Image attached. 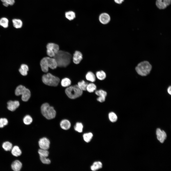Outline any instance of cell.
<instances>
[{
	"label": "cell",
	"instance_id": "6da1fadb",
	"mask_svg": "<svg viewBox=\"0 0 171 171\" xmlns=\"http://www.w3.org/2000/svg\"><path fill=\"white\" fill-rule=\"evenodd\" d=\"M57 62V66L65 67L70 63L71 58L69 53L62 50H59L53 57Z\"/></svg>",
	"mask_w": 171,
	"mask_h": 171
},
{
	"label": "cell",
	"instance_id": "7a4b0ae2",
	"mask_svg": "<svg viewBox=\"0 0 171 171\" xmlns=\"http://www.w3.org/2000/svg\"><path fill=\"white\" fill-rule=\"evenodd\" d=\"M152 68V66L147 61H144L139 63L136 67L135 70L137 73L142 76L149 74Z\"/></svg>",
	"mask_w": 171,
	"mask_h": 171
},
{
	"label": "cell",
	"instance_id": "3957f363",
	"mask_svg": "<svg viewBox=\"0 0 171 171\" xmlns=\"http://www.w3.org/2000/svg\"><path fill=\"white\" fill-rule=\"evenodd\" d=\"M41 109L42 115L47 119H52L56 116L55 110L53 107L50 106L47 103L43 104L41 106Z\"/></svg>",
	"mask_w": 171,
	"mask_h": 171
},
{
	"label": "cell",
	"instance_id": "277c9868",
	"mask_svg": "<svg viewBox=\"0 0 171 171\" xmlns=\"http://www.w3.org/2000/svg\"><path fill=\"white\" fill-rule=\"evenodd\" d=\"M83 92L77 85L70 86L67 87L65 90L67 95L71 99H75L80 97L82 95Z\"/></svg>",
	"mask_w": 171,
	"mask_h": 171
},
{
	"label": "cell",
	"instance_id": "5b68a950",
	"mask_svg": "<svg viewBox=\"0 0 171 171\" xmlns=\"http://www.w3.org/2000/svg\"><path fill=\"white\" fill-rule=\"evenodd\" d=\"M43 82L45 84L51 86H57L60 82L59 78L48 73L43 75L42 78Z\"/></svg>",
	"mask_w": 171,
	"mask_h": 171
},
{
	"label": "cell",
	"instance_id": "8992f818",
	"mask_svg": "<svg viewBox=\"0 0 171 171\" xmlns=\"http://www.w3.org/2000/svg\"><path fill=\"white\" fill-rule=\"evenodd\" d=\"M47 53L50 57H53L59 50L57 44L52 43H48L46 46Z\"/></svg>",
	"mask_w": 171,
	"mask_h": 171
},
{
	"label": "cell",
	"instance_id": "52a82bcc",
	"mask_svg": "<svg viewBox=\"0 0 171 171\" xmlns=\"http://www.w3.org/2000/svg\"><path fill=\"white\" fill-rule=\"evenodd\" d=\"M50 142L49 140L45 137L41 138L38 141V145L41 149H48L50 147Z\"/></svg>",
	"mask_w": 171,
	"mask_h": 171
},
{
	"label": "cell",
	"instance_id": "ba28073f",
	"mask_svg": "<svg viewBox=\"0 0 171 171\" xmlns=\"http://www.w3.org/2000/svg\"><path fill=\"white\" fill-rule=\"evenodd\" d=\"M157 138L161 143H163L166 138L167 135L165 132L159 128H157L156 131Z\"/></svg>",
	"mask_w": 171,
	"mask_h": 171
},
{
	"label": "cell",
	"instance_id": "9c48e42d",
	"mask_svg": "<svg viewBox=\"0 0 171 171\" xmlns=\"http://www.w3.org/2000/svg\"><path fill=\"white\" fill-rule=\"evenodd\" d=\"M110 17L109 15L105 13L101 14L99 15V20L100 22L104 24L109 23L110 20Z\"/></svg>",
	"mask_w": 171,
	"mask_h": 171
},
{
	"label": "cell",
	"instance_id": "30bf717a",
	"mask_svg": "<svg viewBox=\"0 0 171 171\" xmlns=\"http://www.w3.org/2000/svg\"><path fill=\"white\" fill-rule=\"evenodd\" d=\"M171 0H157L156 5L160 9H163L171 4Z\"/></svg>",
	"mask_w": 171,
	"mask_h": 171
},
{
	"label": "cell",
	"instance_id": "8fae6325",
	"mask_svg": "<svg viewBox=\"0 0 171 171\" xmlns=\"http://www.w3.org/2000/svg\"><path fill=\"white\" fill-rule=\"evenodd\" d=\"M7 104L8 109L11 111L15 110L19 105V102L16 100L9 101L8 102Z\"/></svg>",
	"mask_w": 171,
	"mask_h": 171
},
{
	"label": "cell",
	"instance_id": "7c38bea8",
	"mask_svg": "<svg viewBox=\"0 0 171 171\" xmlns=\"http://www.w3.org/2000/svg\"><path fill=\"white\" fill-rule=\"evenodd\" d=\"M83 58L82 55L80 51H76L74 54L73 60L74 63L76 64H79L82 60Z\"/></svg>",
	"mask_w": 171,
	"mask_h": 171
},
{
	"label": "cell",
	"instance_id": "4fadbf2b",
	"mask_svg": "<svg viewBox=\"0 0 171 171\" xmlns=\"http://www.w3.org/2000/svg\"><path fill=\"white\" fill-rule=\"evenodd\" d=\"M46 58L49 67L52 69H56L57 66L56 60L54 58L51 57H46Z\"/></svg>",
	"mask_w": 171,
	"mask_h": 171
},
{
	"label": "cell",
	"instance_id": "5bb4252c",
	"mask_svg": "<svg viewBox=\"0 0 171 171\" xmlns=\"http://www.w3.org/2000/svg\"><path fill=\"white\" fill-rule=\"evenodd\" d=\"M22 164L19 160H15L14 161L11 165V168L14 171H20L22 167Z\"/></svg>",
	"mask_w": 171,
	"mask_h": 171
},
{
	"label": "cell",
	"instance_id": "9a60e30c",
	"mask_svg": "<svg viewBox=\"0 0 171 171\" xmlns=\"http://www.w3.org/2000/svg\"><path fill=\"white\" fill-rule=\"evenodd\" d=\"M40 65L41 69L43 72H46L48 71L49 67L46 57H44L41 59L40 62Z\"/></svg>",
	"mask_w": 171,
	"mask_h": 171
},
{
	"label": "cell",
	"instance_id": "2e32d148",
	"mask_svg": "<svg viewBox=\"0 0 171 171\" xmlns=\"http://www.w3.org/2000/svg\"><path fill=\"white\" fill-rule=\"evenodd\" d=\"M60 125L62 129L66 130L70 128L71 124L68 120L64 119L61 121L60 123Z\"/></svg>",
	"mask_w": 171,
	"mask_h": 171
},
{
	"label": "cell",
	"instance_id": "e0dca14e",
	"mask_svg": "<svg viewBox=\"0 0 171 171\" xmlns=\"http://www.w3.org/2000/svg\"><path fill=\"white\" fill-rule=\"evenodd\" d=\"M12 22L13 26L17 29L20 28L23 25V22L20 19L17 18L13 19Z\"/></svg>",
	"mask_w": 171,
	"mask_h": 171
},
{
	"label": "cell",
	"instance_id": "ac0fdd59",
	"mask_svg": "<svg viewBox=\"0 0 171 171\" xmlns=\"http://www.w3.org/2000/svg\"><path fill=\"white\" fill-rule=\"evenodd\" d=\"M12 154L14 156L18 157L21 155L22 151L19 147L17 146H15L13 147L11 150Z\"/></svg>",
	"mask_w": 171,
	"mask_h": 171
},
{
	"label": "cell",
	"instance_id": "d6986e66",
	"mask_svg": "<svg viewBox=\"0 0 171 171\" xmlns=\"http://www.w3.org/2000/svg\"><path fill=\"white\" fill-rule=\"evenodd\" d=\"M21 95L22 100L25 102L27 101L31 96L30 91L29 89L26 88Z\"/></svg>",
	"mask_w": 171,
	"mask_h": 171
},
{
	"label": "cell",
	"instance_id": "ffe728a7",
	"mask_svg": "<svg viewBox=\"0 0 171 171\" xmlns=\"http://www.w3.org/2000/svg\"><path fill=\"white\" fill-rule=\"evenodd\" d=\"M65 16L66 19L70 21L74 19L76 17L75 13L72 11H69L66 12L65 13Z\"/></svg>",
	"mask_w": 171,
	"mask_h": 171
},
{
	"label": "cell",
	"instance_id": "44dd1931",
	"mask_svg": "<svg viewBox=\"0 0 171 171\" xmlns=\"http://www.w3.org/2000/svg\"><path fill=\"white\" fill-rule=\"evenodd\" d=\"M86 79L91 82H94L96 80V77L94 74L91 71L87 72L86 76Z\"/></svg>",
	"mask_w": 171,
	"mask_h": 171
},
{
	"label": "cell",
	"instance_id": "7402d4cb",
	"mask_svg": "<svg viewBox=\"0 0 171 171\" xmlns=\"http://www.w3.org/2000/svg\"><path fill=\"white\" fill-rule=\"evenodd\" d=\"M9 21L5 17H2L0 19V26L4 28H7L9 25Z\"/></svg>",
	"mask_w": 171,
	"mask_h": 171
},
{
	"label": "cell",
	"instance_id": "603a6c76",
	"mask_svg": "<svg viewBox=\"0 0 171 171\" xmlns=\"http://www.w3.org/2000/svg\"><path fill=\"white\" fill-rule=\"evenodd\" d=\"M26 88L24 86H23L19 85L16 87L15 89V95L17 96L21 95Z\"/></svg>",
	"mask_w": 171,
	"mask_h": 171
},
{
	"label": "cell",
	"instance_id": "cb8c5ba5",
	"mask_svg": "<svg viewBox=\"0 0 171 171\" xmlns=\"http://www.w3.org/2000/svg\"><path fill=\"white\" fill-rule=\"evenodd\" d=\"M2 146L3 148L6 151H11L13 147L12 143L9 141H6L4 142L2 144Z\"/></svg>",
	"mask_w": 171,
	"mask_h": 171
},
{
	"label": "cell",
	"instance_id": "d4e9b609",
	"mask_svg": "<svg viewBox=\"0 0 171 171\" xmlns=\"http://www.w3.org/2000/svg\"><path fill=\"white\" fill-rule=\"evenodd\" d=\"M88 83L83 80L78 82L77 85L80 89L82 91L86 90V87Z\"/></svg>",
	"mask_w": 171,
	"mask_h": 171
},
{
	"label": "cell",
	"instance_id": "484cf974",
	"mask_svg": "<svg viewBox=\"0 0 171 171\" xmlns=\"http://www.w3.org/2000/svg\"><path fill=\"white\" fill-rule=\"evenodd\" d=\"M102 165L100 162H96L94 163L91 167V169L92 171H95L102 168Z\"/></svg>",
	"mask_w": 171,
	"mask_h": 171
},
{
	"label": "cell",
	"instance_id": "4316f807",
	"mask_svg": "<svg viewBox=\"0 0 171 171\" xmlns=\"http://www.w3.org/2000/svg\"><path fill=\"white\" fill-rule=\"evenodd\" d=\"M96 75L97 78L100 80H104L106 77V73L103 71H100L97 72Z\"/></svg>",
	"mask_w": 171,
	"mask_h": 171
},
{
	"label": "cell",
	"instance_id": "83f0119b",
	"mask_svg": "<svg viewBox=\"0 0 171 171\" xmlns=\"http://www.w3.org/2000/svg\"><path fill=\"white\" fill-rule=\"evenodd\" d=\"M71 83V80L67 78H65L63 79L61 82L62 86L64 87H67L70 86Z\"/></svg>",
	"mask_w": 171,
	"mask_h": 171
},
{
	"label": "cell",
	"instance_id": "f1b7e54d",
	"mask_svg": "<svg viewBox=\"0 0 171 171\" xmlns=\"http://www.w3.org/2000/svg\"><path fill=\"white\" fill-rule=\"evenodd\" d=\"M96 85L93 82L88 83L86 87V90L89 93H92L96 90Z\"/></svg>",
	"mask_w": 171,
	"mask_h": 171
},
{
	"label": "cell",
	"instance_id": "f546056e",
	"mask_svg": "<svg viewBox=\"0 0 171 171\" xmlns=\"http://www.w3.org/2000/svg\"><path fill=\"white\" fill-rule=\"evenodd\" d=\"M38 153L40 157H47L49 154V152L48 150L41 148L38 150Z\"/></svg>",
	"mask_w": 171,
	"mask_h": 171
},
{
	"label": "cell",
	"instance_id": "4dcf8cb0",
	"mask_svg": "<svg viewBox=\"0 0 171 171\" xmlns=\"http://www.w3.org/2000/svg\"><path fill=\"white\" fill-rule=\"evenodd\" d=\"M109 119L110 121L112 122H116L117 120L118 117L116 114L114 112H110L108 114Z\"/></svg>",
	"mask_w": 171,
	"mask_h": 171
},
{
	"label": "cell",
	"instance_id": "1f68e13d",
	"mask_svg": "<svg viewBox=\"0 0 171 171\" xmlns=\"http://www.w3.org/2000/svg\"><path fill=\"white\" fill-rule=\"evenodd\" d=\"M24 123L26 125H29L31 124L33 121L32 117L29 115L25 116L23 119Z\"/></svg>",
	"mask_w": 171,
	"mask_h": 171
},
{
	"label": "cell",
	"instance_id": "d6a6232c",
	"mask_svg": "<svg viewBox=\"0 0 171 171\" xmlns=\"http://www.w3.org/2000/svg\"><path fill=\"white\" fill-rule=\"evenodd\" d=\"M93 136V134L91 133L84 134L83 136L84 140L86 142H90Z\"/></svg>",
	"mask_w": 171,
	"mask_h": 171
},
{
	"label": "cell",
	"instance_id": "836d02e7",
	"mask_svg": "<svg viewBox=\"0 0 171 171\" xmlns=\"http://www.w3.org/2000/svg\"><path fill=\"white\" fill-rule=\"evenodd\" d=\"M83 127V125L82 123L77 122L74 126V128L76 131L79 133H81L82 131Z\"/></svg>",
	"mask_w": 171,
	"mask_h": 171
},
{
	"label": "cell",
	"instance_id": "e575fe53",
	"mask_svg": "<svg viewBox=\"0 0 171 171\" xmlns=\"http://www.w3.org/2000/svg\"><path fill=\"white\" fill-rule=\"evenodd\" d=\"M95 94L98 97H106L107 95V93L102 90H96L95 92Z\"/></svg>",
	"mask_w": 171,
	"mask_h": 171
},
{
	"label": "cell",
	"instance_id": "d590c367",
	"mask_svg": "<svg viewBox=\"0 0 171 171\" xmlns=\"http://www.w3.org/2000/svg\"><path fill=\"white\" fill-rule=\"evenodd\" d=\"M8 123V120L6 118L0 119V128H2L7 125Z\"/></svg>",
	"mask_w": 171,
	"mask_h": 171
},
{
	"label": "cell",
	"instance_id": "8d00e7d4",
	"mask_svg": "<svg viewBox=\"0 0 171 171\" xmlns=\"http://www.w3.org/2000/svg\"><path fill=\"white\" fill-rule=\"evenodd\" d=\"M40 158L41 162L44 164H49L51 162L50 160L47 157H40Z\"/></svg>",
	"mask_w": 171,
	"mask_h": 171
},
{
	"label": "cell",
	"instance_id": "74e56055",
	"mask_svg": "<svg viewBox=\"0 0 171 171\" xmlns=\"http://www.w3.org/2000/svg\"><path fill=\"white\" fill-rule=\"evenodd\" d=\"M23 70L27 71H28L29 68L28 66L26 64H23L21 65L20 68Z\"/></svg>",
	"mask_w": 171,
	"mask_h": 171
},
{
	"label": "cell",
	"instance_id": "f35d334b",
	"mask_svg": "<svg viewBox=\"0 0 171 171\" xmlns=\"http://www.w3.org/2000/svg\"><path fill=\"white\" fill-rule=\"evenodd\" d=\"M5 2L7 3L9 5L12 6L14 4L15 1V0H5Z\"/></svg>",
	"mask_w": 171,
	"mask_h": 171
},
{
	"label": "cell",
	"instance_id": "ab89813d",
	"mask_svg": "<svg viewBox=\"0 0 171 171\" xmlns=\"http://www.w3.org/2000/svg\"><path fill=\"white\" fill-rule=\"evenodd\" d=\"M19 71L21 74L23 76H26L28 74L27 71H24L20 68L19 69Z\"/></svg>",
	"mask_w": 171,
	"mask_h": 171
},
{
	"label": "cell",
	"instance_id": "60d3db41",
	"mask_svg": "<svg viewBox=\"0 0 171 171\" xmlns=\"http://www.w3.org/2000/svg\"><path fill=\"white\" fill-rule=\"evenodd\" d=\"M106 97H98L97 99V100L99 102L102 103L104 102L105 100Z\"/></svg>",
	"mask_w": 171,
	"mask_h": 171
},
{
	"label": "cell",
	"instance_id": "b9f144b4",
	"mask_svg": "<svg viewBox=\"0 0 171 171\" xmlns=\"http://www.w3.org/2000/svg\"><path fill=\"white\" fill-rule=\"evenodd\" d=\"M124 0H114L116 3L119 4H121Z\"/></svg>",
	"mask_w": 171,
	"mask_h": 171
},
{
	"label": "cell",
	"instance_id": "7bdbcfd3",
	"mask_svg": "<svg viewBox=\"0 0 171 171\" xmlns=\"http://www.w3.org/2000/svg\"><path fill=\"white\" fill-rule=\"evenodd\" d=\"M167 91L168 93L170 95L171 94V86L167 88Z\"/></svg>",
	"mask_w": 171,
	"mask_h": 171
},
{
	"label": "cell",
	"instance_id": "ee69618b",
	"mask_svg": "<svg viewBox=\"0 0 171 171\" xmlns=\"http://www.w3.org/2000/svg\"><path fill=\"white\" fill-rule=\"evenodd\" d=\"M2 4L5 7H8L9 6V4L6 2L2 3Z\"/></svg>",
	"mask_w": 171,
	"mask_h": 171
}]
</instances>
